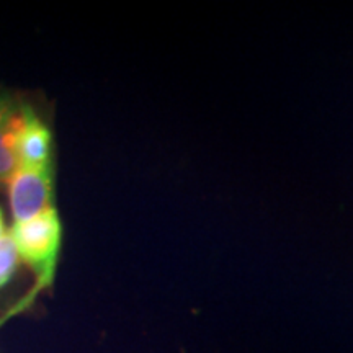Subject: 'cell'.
<instances>
[{"mask_svg": "<svg viewBox=\"0 0 353 353\" xmlns=\"http://www.w3.org/2000/svg\"><path fill=\"white\" fill-rule=\"evenodd\" d=\"M20 255L13 244L10 234H7L2 241H0V290L6 288L10 283L12 278L15 276L19 270Z\"/></svg>", "mask_w": 353, "mask_h": 353, "instance_id": "5b68a950", "label": "cell"}, {"mask_svg": "<svg viewBox=\"0 0 353 353\" xmlns=\"http://www.w3.org/2000/svg\"><path fill=\"white\" fill-rule=\"evenodd\" d=\"M51 131L28 105H21V121L17 132L15 152L19 167L51 165Z\"/></svg>", "mask_w": 353, "mask_h": 353, "instance_id": "3957f363", "label": "cell"}, {"mask_svg": "<svg viewBox=\"0 0 353 353\" xmlns=\"http://www.w3.org/2000/svg\"><path fill=\"white\" fill-rule=\"evenodd\" d=\"M13 223H23L52 208L54 179L51 165L19 167L7 180Z\"/></svg>", "mask_w": 353, "mask_h": 353, "instance_id": "7a4b0ae2", "label": "cell"}, {"mask_svg": "<svg viewBox=\"0 0 353 353\" xmlns=\"http://www.w3.org/2000/svg\"><path fill=\"white\" fill-rule=\"evenodd\" d=\"M26 303H28V301L21 303V304H20V306L13 307V309H12V312H10V314H7L6 317H2V319H0V325H2V324H3V322H6V321L8 319V317H10V316H13V314H15V312H17V311H20V309H21V307H23V306H26Z\"/></svg>", "mask_w": 353, "mask_h": 353, "instance_id": "52a82bcc", "label": "cell"}, {"mask_svg": "<svg viewBox=\"0 0 353 353\" xmlns=\"http://www.w3.org/2000/svg\"><path fill=\"white\" fill-rule=\"evenodd\" d=\"M21 121V105L10 95H0V180L7 182L8 176L19 169L15 143Z\"/></svg>", "mask_w": 353, "mask_h": 353, "instance_id": "277c9868", "label": "cell"}, {"mask_svg": "<svg viewBox=\"0 0 353 353\" xmlns=\"http://www.w3.org/2000/svg\"><path fill=\"white\" fill-rule=\"evenodd\" d=\"M13 244L19 250L20 260L37 275L38 288L52 283L63 247V223L57 210L43 211L33 219L13 223L10 231Z\"/></svg>", "mask_w": 353, "mask_h": 353, "instance_id": "6da1fadb", "label": "cell"}, {"mask_svg": "<svg viewBox=\"0 0 353 353\" xmlns=\"http://www.w3.org/2000/svg\"><path fill=\"white\" fill-rule=\"evenodd\" d=\"M7 234H8V231L6 226V218H3V211H2V208H0V241H2Z\"/></svg>", "mask_w": 353, "mask_h": 353, "instance_id": "8992f818", "label": "cell"}]
</instances>
